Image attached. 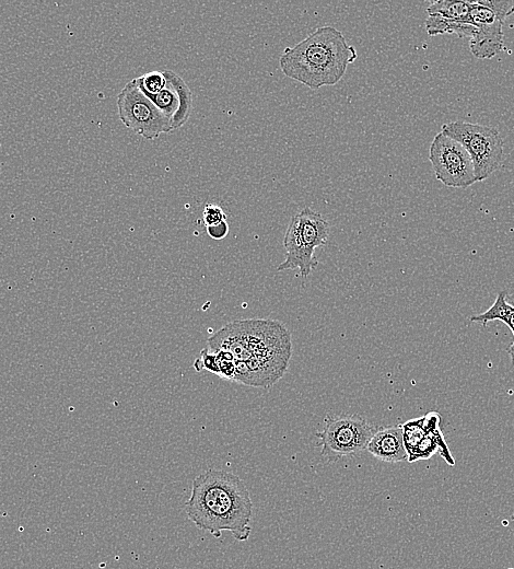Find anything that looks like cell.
I'll use <instances>...</instances> for the list:
<instances>
[{
    "mask_svg": "<svg viewBox=\"0 0 514 569\" xmlns=\"http://www.w3.org/2000/svg\"><path fill=\"white\" fill-rule=\"evenodd\" d=\"M330 237V224L311 208L302 209L291 218L284 247L286 259L277 267L278 272L299 269L303 278L310 276L319 260L315 250L326 245Z\"/></svg>",
    "mask_w": 514,
    "mask_h": 569,
    "instance_id": "obj_4",
    "label": "cell"
},
{
    "mask_svg": "<svg viewBox=\"0 0 514 569\" xmlns=\"http://www.w3.org/2000/svg\"><path fill=\"white\" fill-rule=\"evenodd\" d=\"M195 369L200 371L202 368L210 371L217 376H220V369L218 365V359L215 353L209 350V348H204L201 353V358L197 359L194 364Z\"/></svg>",
    "mask_w": 514,
    "mask_h": 569,
    "instance_id": "obj_20",
    "label": "cell"
},
{
    "mask_svg": "<svg viewBox=\"0 0 514 569\" xmlns=\"http://www.w3.org/2000/svg\"><path fill=\"white\" fill-rule=\"evenodd\" d=\"M478 2L492 9L502 21H506L509 16L514 14V2L512 0H502V2H498V0H478Z\"/></svg>",
    "mask_w": 514,
    "mask_h": 569,
    "instance_id": "obj_18",
    "label": "cell"
},
{
    "mask_svg": "<svg viewBox=\"0 0 514 569\" xmlns=\"http://www.w3.org/2000/svg\"><path fill=\"white\" fill-rule=\"evenodd\" d=\"M167 85L156 95H146L170 120L173 131L180 129L191 118L193 94L181 76L173 71L163 72Z\"/></svg>",
    "mask_w": 514,
    "mask_h": 569,
    "instance_id": "obj_9",
    "label": "cell"
},
{
    "mask_svg": "<svg viewBox=\"0 0 514 569\" xmlns=\"http://www.w3.org/2000/svg\"><path fill=\"white\" fill-rule=\"evenodd\" d=\"M135 80L145 95H156L167 85V79L163 72H150L135 78Z\"/></svg>",
    "mask_w": 514,
    "mask_h": 569,
    "instance_id": "obj_17",
    "label": "cell"
},
{
    "mask_svg": "<svg viewBox=\"0 0 514 569\" xmlns=\"http://www.w3.org/2000/svg\"><path fill=\"white\" fill-rule=\"evenodd\" d=\"M506 297L507 294L501 292L492 308L482 313V315L473 316L471 321L486 325L489 322L498 320L507 324L514 333V307L508 304Z\"/></svg>",
    "mask_w": 514,
    "mask_h": 569,
    "instance_id": "obj_15",
    "label": "cell"
},
{
    "mask_svg": "<svg viewBox=\"0 0 514 569\" xmlns=\"http://www.w3.org/2000/svg\"><path fill=\"white\" fill-rule=\"evenodd\" d=\"M185 512L198 529L215 538L224 531L240 542L250 538L253 504L247 485L235 474L209 469L198 475Z\"/></svg>",
    "mask_w": 514,
    "mask_h": 569,
    "instance_id": "obj_2",
    "label": "cell"
},
{
    "mask_svg": "<svg viewBox=\"0 0 514 569\" xmlns=\"http://www.w3.org/2000/svg\"><path fill=\"white\" fill-rule=\"evenodd\" d=\"M377 429L359 415L327 416L323 431L315 436L319 438L321 455L336 461L366 450Z\"/></svg>",
    "mask_w": 514,
    "mask_h": 569,
    "instance_id": "obj_6",
    "label": "cell"
},
{
    "mask_svg": "<svg viewBox=\"0 0 514 569\" xmlns=\"http://www.w3.org/2000/svg\"><path fill=\"white\" fill-rule=\"evenodd\" d=\"M426 31L430 37L455 34L459 38L471 39L475 33V27L470 23L453 22L437 16H429L426 20Z\"/></svg>",
    "mask_w": 514,
    "mask_h": 569,
    "instance_id": "obj_14",
    "label": "cell"
},
{
    "mask_svg": "<svg viewBox=\"0 0 514 569\" xmlns=\"http://www.w3.org/2000/svg\"><path fill=\"white\" fill-rule=\"evenodd\" d=\"M118 110L119 118L127 129L148 141L173 132L170 120L139 89L135 79L120 92Z\"/></svg>",
    "mask_w": 514,
    "mask_h": 569,
    "instance_id": "obj_7",
    "label": "cell"
},
{
    "mask_svg": "<svg viewBox=\"0 0 514 569\" xmlns=\"http://www.w3.org/2000/svg\"><path fill=\"white\" fill-rule=\"evenodd\" d=\"M357 57L356 49L340 30L323 26L287 48L279 58V66L288 78L308 88L320 89L340 83Z\"/></svg>",
    "mask_w": 514,
    "mask_h": 569,
    "instance_id": "obj_3",
    "label": "cell"
},
{
    "mask_svg": "<svg viewBox=\"0 0 514 569\" xmlns=\"http://www.w3.org/2000/svg\"><path fill=\"white\" fill-rule=\"evenodd\" d=\"M504 22L494 25L475 27V33L470 39L471 53L478 60H492L501 51H504Z\"/></svg>",
    "mask_w": 514,
    "mask_h": 569,
    "instance_id": "obj_11",
    "label": "cell"
},
{
    "mask_svg": "<svg viewBox=\"0 0 514 569\" xmlns=\"http://www.w3.org/2000/svg\"><path fill=\"white\" fill-rule=\"evenodd\" d=\"M436 452H439L440 456L447 461L449 466H455V461L440 428L435 432L427 434L426 437L420 441L414 454L408 457L407 461L414 463L416 461L428 460L432 456H435Z\"/></svg>",
    "mask_w": 514,
    "mask_h": 569,
    "instance_id": "obj_12",
    "label": "cell"
},
{
    "mask_svg": "<svg viewBox=\"0 0 514 569\" xmlns=\"http://www.w3.org/2000/svg\"><path fill=\"white\" fill-rule=\"evenodd\" d=\"M513 335H514V333H513ZM508 354L511 357L512 366H514V341L511 344V346L508 348Z\"/></svg>",
    "mask_w": 514,
    "mask_h": 569,
    "instance_id": "obj_23",
    "label": "cell"
},
{
    "mask_svg": "<svg viewBox=\"0 0 514 569\" xmlns=\"http://www.w3.org/2000/svg\"><path fill=\"white\" fill-rule=\"evenodd\" d=\"M367 450L370 454L388 463L407 461L402 426H388L377 429L369 441Z\"/></svg>",
    "mask_w": 514,
    "mask_h": 569,
    "instance_id": "obj_10",
    "label": "cell"
},
{
    "mask_svg": "<svg viewBox=\"0 0 514 569\" xmlns=\"http://www.w3.org/2000/svg\"><path fill=\"white\" fill-rule=\"evenodd\" d=\"M472 8L473 2L438 0L427 8V13L429 16H437L453 22L470 23Z\"/></svg>",
    "mask_w": 514,
    "mask_h": 569,
    "instance_id": "obj_13",
    "label": "cell"
},
{
    "mask_svg": "<svg viewBox=\"0 0 514 569\" xmlns=\"http://www.w3.org/2000/svg\"><path fill=\"white\" fill-rule=\"evenodd\" d=\"M441 416L437 412H430L425 416V429L427 434L440 428Z\"/></svg>",
    "mask_w": 514,
    "mask_h": 569,
    "instance_id": "obj_22",
    "label": "cell"
},
{
    "mask_svg": "<svg viewBox=\"0 0 514 569\" xmlns=\"http://www.w3.org/2000/svg\"><path fill=\"white\" fill-rule=\"evenodd\" d=\"M212 352H228L235 359L233 381L249 387L270 388L289 366L292 344L285 325L273 320L232 322L208 339Z\"/></svg>",
    "mask_w": 514,
    "mask_h": 569,
    "instance_id": "obj_1",
    "label": "cell"
},
{
    "mask_svg": "<svg viewBox=\"0 0 514 569\" xmlns=\"http://www.w3.org/2000/svg\"><path fill=\"white\" fill-rule=\"evenodd\" d=\"M429 160L437 180L446 187L466 189L477 183L470 154L459 142L442 132L431 143Z\"/></svg>",
    "mask_w": 514,
    "mask_h": 569,
    "instance_id": "obj_8",
    "label": "cell"
},
{
    "mask_svg": "<svg viewBox=\"0 0 514 569\" xmlns=\"http://www.w3.org/2000/svg\"><path fill=\"white\" fill-rule=\"evenodd\" d=\"M402 429L407 456L411 457L420 441H422L427 435L425 429V416L406 422L402 425Z\"/></svg>",
    "mask_w": 514,
    "mask_h": 569,
    "instance_id": "obj_16",
    "label": "cell"
},
{
    "mask_svg": "<svg viewBox=\"0 0 514 569\" xmlns=\"http://www.w3.org/2000/svg\"><path fill=\"white\" fill-rule=\"evenodd\" d=\"M227 220V215L223 208L216 204H207L203 211V222L208 227L216 226Z\"/></svg>",
    "mask_w": 514,
    "mask_h": 569,
    "instance_id": "obj_19",
    "label": "cell"
},
{
    "mask_svg": "<svg viewBox=\"0 0 514 569\" xmlns=\"http://www.w3.org/2000/svg\"><path fill=\"white\" fill-rule=\"evenodd\" d=\"M442 133L459 142L470 154L477 182L492 176L504 161L505 144L494 127L458 121L443 125Z\"/></svg>",
    "mask_w": 514,
    "mask_h": 569,
    "instance_id": "obj_5",
    "label": "cell"
},
{
    "mask_svg": "<svg viewBox=\"0 0 514 569\" xmlns=\"http://www.w3.org/2000/svg\"><path fill=\"white\" fill-rule=\"evenodd\" d=\"M229 230H230L229 224L227 220H225V222L220 223L216 226L208 227L207 234L210 238L214 240H223L228 236Z\"/></svg>",
    "mask_w": 514,
    "mask_h": 569,
    "instance_id": "obj_21",
    "label": "cell"
}]
</instances>
